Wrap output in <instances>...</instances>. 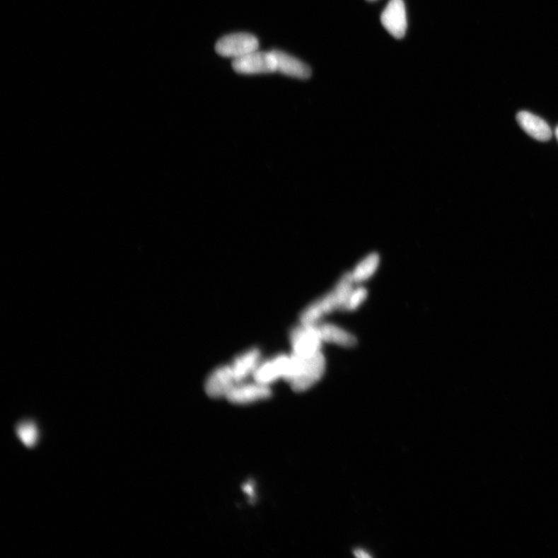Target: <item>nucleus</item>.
<instances>
[{
	"instance_id": "obj_6",
	"label": "nucleus",
	"mask_w": 558,
	"mask_h": 558,
	"mask_svg": "<svg viewBox=\"0 0 558 558\" xmlns=\"http://www.w3.org/2000/svg\"><path fill=\"white\" fill-rule=\"evenodd\" d=\"M271 395L269 385L255 381L253 383H237L226 398L232 403L245 405L268 399Z\"/></svg>"
},
{
	"instance_id": "obj_13",
	"label": "nucleus",
	"mask_w": 558,
	"mask_h": 558,
	"mask_svg": "<svg viewBox=\"0 0 558 558\" xmlns=\"http://www.w3.org/2000/svg\"><path fill=\"white\" fill-rule=\"evenodd\" d=\"M378 264L379 256L378 254L373 253L367 256L351 272L354 282L359 283L369 279L377 270Z\"/></svg>"
},
{
	"instance_id": "obj_11",
	"label": "nucleus",
	"mask_w": 558,
	"mask_h": 558,
	"mask_svg": "<svg viewBox=\"0 0 558 558\" xmlns=\"http://www.w3.org/2000/svg\"><path fill=\"white\" fill-rule=\"evenodd\" d=\"M310 327L322 342L334 343L345 347H352L357 344V339L353 335L335 325L317 323Z\"/></svg>"
},
{
	"instance_id": "obj_16",
	"label": "nucleus",
	"mask_w": 558,
	"mask_h": 558,
	"mask_svg": "<svg viewBox=\"0 0 558 558\" xmlns=\"http://www.w3.org/2000/svg\"><path fill=\"white\" fill-rule=\"evenodd\" d=\"M354 554H355L356 557H360V558H368V557H370V555L368 553H366L365 551H362V550H358V551H356Z\"/></svg>"
},
{
	"instance_id": "obj_18",
	"label": "nucleus",
	"mask_w": 558,
	"mask_h": 558,
	"mask_svg": "<svg viewBox=\"0 0 558 558\" xmlns=\"http://www.w3.org/2000/svg\"><path fill=\"white\" fill-rule=\"evenodd\" d=\"M368 1H376V0H368Z\"/></svg>"
},
{
	"instance_id": "obj_12",
	"label": "nucleus",
	"mask_w": 558,
	"mask_h": 558,
	"mask_svg": "<svg viewBox=\"0 0 558 558\" xmlns=\"http://www.w3.org/2000/svg\"><path fill=\"white\" fill-rule=\"evenodd\" d=\"M260 351L252 349L242 354L234 360L231 368L237 383H243L250 375H253L256 368L260 365Z\"/></svg>"
},
{
	"instance_id": "obj_15",
	"label": "nucleus",
	"mask_w": 558,
	"mask_h": 558,
	"mask_svg": "<svg viewBox=\"0 0 558 558\" xmlns=\"http://www.w3.org/2000/svg\"><path fill=\"white\" fill-rule=\"evenodd\" d=\"M368 292L365 288L360 287L352 291L349 299L343 307L345 310H355L366 301Z\"/></svg>"
},
{
	"instance_id": "obj_1",
	"label": "nucleus",
	"mask_w": 558,
	"mask_h": 558,
	"mask_svg": "<svg viewBox=\"0 0 558 558\" xmlns=\"http://www.w3.org/2000/svg\"><path fill=\"white\" fill-rule=\"evenodd\" d=\"M326 361L321 351L303 359L295 377L289 383L295 392H304L316 384L325 373Z\"/></svg>"
},
{
	"instance_id": "obj_3",
	"label": "nucleus",
	"mask_w": 558,
	"mask_h": 558,
	"mask_svg": "<svg viewBox=\"0 0 558 558\" xmlns=\"http://www.w3.org/2000/svg\"><path fill=\"white\" fill-rule=\"evenodd\" d=\"M232 67L240 74L255 75L277 71L276 61L272 52L255 51L233 59Z\"/></svg>"
},
{
	"instance_id": "obj_7",
	"label": "nucleus",
	"mask_w": 558,
	"mask_h": 558,
	"mask_svg": "<svg viewBox=\"0 0 558 558\" xmlns=\"http://www.w3.org/2000/svg\"><path fill=\"white\" fill-rule=\"evenodd\" d=\"M237 384L231 366L216 368L207 379L205 389L209 397H226Z\"/></svg>"
},
{
	"instance_id": "obj_9",
	"label": "nucleus",
	"mask_w": 558,
	"mask_h": 558,
	"mask_svg": "<svg viewBox=\"0 0 558 558\" xmlns=\"http://www.w3.org/2000/svg\"><path fill=\"white\" fill-rule=\"evenodd\" d=\"M277 71L296 79H306L311 76V69L306 64L284 52L272 50Z\"/></svg>"
},
{
	"instance_id": "obj_4",
	"label": "nucleus",
	"mask_w": 558,
	"mask_h": 558,
	"mask_svg": "<svg viewBox=\"0 0 558 558\" xmlns=\"http://www.w3.org/2000/svg\"><path fill=\"white\" fill-rule=\"evenodd\" d=\"M383 27L395 38H402L407 30V18L403 0H390L381 16Z\"/></svg>"
},
{
	"instance_id": "obj_2",
	"label": "nucleus",
	"mask_w": 558,
	"mask_h": 558,
	"mask_svg": "<svg viewBox=\"0 0 558 558\" xmlns=\"http://www.w3.org/2000/svg\"><path fill=\"white\" fill-rule=\"evenodd\" d=\"M258 47L260 42L255 36L248 33H236L226 35L218 40L215 50L221 56L236 59L257 51Z\"/></svg>"
},
{
	"instance_id": "obj_10",
	"label": "nucleus",
	"mask_w": 558,
	"mask_h": 558,
	"mask_svg": "<svg viewBox=\"0 0 558 558\" xmlns=\"http://www.w3.org/2000/svg\"><path fill=\"white\" fill-rule=\"evenodd\" d=\"M516 120L523 130L533 139L540 141H547L552 139L551 127L539 117L527 111H521L517 115Z\"/></svg>"
},
{
	"instance_id": "obj_17",
	"label": "nucleus",
	"mask_w": 558,
	"mask_h": 558,
	"mask_svg": "<svg viewBox=\"0 0 558 558\" xmlns=\"http://www.w3.org/2000/svg\"><path fill=\"white\" fill-rule=\"evenodd\" d=\"M555 134H556V136H557V139L558 141V127L556 128Z\"/></svg>"
},
{
	"instance_id": "obj_5",
	"label": "nucleus",
	"mask_w": 558,
	"mask_h": 558,
	"mask_svg": "<svg viewBox=\"0 0 558 558\" xmlns=\"http://www.w3.org/2000/svg\"><path fill=\"white\" fill-rule=\"evenodd\" d=\"M322 342L310 326L298 327L291 334L293 354L303 359L310 358L320 351Z\"/></svg>"
},
{
	"instance_id": "obj_8",
	"label": "nucleus",
	"mask_w": 558,
	"mask_h": 558,
	"mask_svg": "<svg viewBox=\"0 0 558 558\" xmlns=\"http://www.w3.org/2000/svg\"><path fill=\"white\" fill-rule=\"evenodd\" d=\"M289 357L290 356L287 355H279L270 361L260 364L253 373L255 381L269 386L278 379L284 378Z\"/></svg>"
},
{
	"instance_id": "obj_14",
	"label": "nucleus",
	"mask_w": 558,
	"mask_h": 558,
	"mask_svg": "<svg viewBox=\"0 0 558 558\" xmlns=\"http://www.w3.org/2000/svg\"><path fill=\"white\" fill-rule=\"evenodd\" d=\"M17 434L24 446L33 448L38 441V431L36 425L32 422H23L17 427Z\"/></svg>"
}]
</instances>
